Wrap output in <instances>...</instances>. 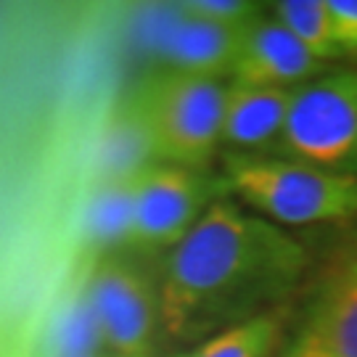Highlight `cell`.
<instances>
[{
	"instance_id": "cell-8",
	"label": "cell",
	"mask_w": 357,
	"mask_h": 357,
	"mask_svg": "<svg viewBox=\"0 0 357 357\" xmlns=\"http://www.w3.org/2000/svg\"><path fill=\"white\" fill-rule=\"evenodd\" d=\"M294 90L252 88L233 82L225 96L220 146L249 151L270 143L283 132Z\"/></svg>"
},
{
	"instance_id": "cell-11",
	"label": "cell",
	"mask_w": 357,
	"mask_h": 357,
	"mask_svg": "<svg viewBox=\"0 0 357 357\" xmlns=\"http://www.w3.org/2000/svg\"><path fill=\"white\" fill-rule=\"evenodd\" d=\"M278 333L281 320L275 312H257L209 336L183 357H270L278 344Z\"/></svg>"
},
{
	"instance_id": "cell-15",
	"label": "cell",
	"mask_w": 357,
	"mask_h": 357,
	"mask_svg": "<svg viewBox=\"0 0 357 357\" xmlns=\"http://www.w3.org/2000/svg\"><path fill=\"white\" fill-rule=\"evenodd\" d=\"M56 349L61 357H79V355H98L106 349L103 333L98 326V318L90 307L88 296L69 307L61 323L56 326Z\"/></svg>"
},
{
	"instance_id": "cell-1",
	"label": "cell",
	"mask_w": 357,
	"mask_h": 357,
	"mask_svg": "<svg viewBox=\"0 0 357 357\" xmlns=\"http://www.w3.org/2000/svg\"><path fill=\"white\" fill-rule=\"evenodd\" d=\"M305 259V249L278 225L228 199L212 202L169 252L159 286L162 328L172 339H188L265 302L296 281Z\"/></svg>"
},
{
	"instance_id": "cell-4",
	"label": "cell",
	"mask_w": 357,
	"mask_h": 357,
	"mask_svg": "<svg viewBox=\"0 0 357 357\" xmlns=\"http://www.w3.org/2000/svg\"><path fill=\"white\" fill-rule=\"evenodd\" d=\"M281 141L299 162L344 172L357 162V72H336L294 90Z\"/></svg>"
},
{
	"instance_id": "cell-9",
	"label": "cell",
	"mask_w": 357,
	"mask_h": 357,
	"mask_svg": "<svg viewBox=\"0 0 357 357\" xmlns=\"http://www.w3.org/2000/svg\"><path fill=\"white\" fill-rule=\"evenodd\" d=\"M241 32L243 29L212 24L180 11V22L162 38V53L172 69L180 72L206 77H220L222 72L230 75Z\"/></svg>"
},
{
	"instance_id": "cell-2",
	"label": "cell",
	"mask_w": 357,
	"mask_h": 357,
	"mask_svg": "<svg viewBox=\"0 0 357 357\" xmlns=\"http://www.w3.org/2000/svg\"><path fill=\"white\" fill-rule=\"evenodd\" d=\"M228 188L273 225H318L357 215V175L268 156H228Z\"/></svg>"
},
{
	"instance_id": "cell-16",
	"label": "cell",
	"mask_w": 357,
	"mask_h": 357,
	"mask_svg": "<svg viewBox=\"0 0 357 357\" xmlns=\"http://www.w3.org/2000/svg\"><path fill=\"white\" fill-rule=\"evenodd\" d=\"M180 11L212 22V24L243 29L252 19L259 16V6L249 0H191V3H183Z\"/></svg>"
},
{
	"instance_id": "cell-5",
	"label": "cell",
	"mask_w": 357,
	"mask_h": 357,
	"mask_svg": "<svg viewBox=\"0 0 357 357\" xmlns=\"http://www.w3.org/2000/svg\"><path fill=\"white\" fill-rule=\"evenodd\" d=\"M209 183L196 169L153 162L135 178L128 246L143 255L175 249L209 209Z\"/></svg>"
},
{
	"instance_id": "cell-14",
	"label": "cell",
	"mask_w": 357,
	"mask_h": 357,
	"mask_svg": "<svg viewBox=\"0 0 357 357\" xmlns=\"http://www.w3.org/2000/svg\"><path fill=\"white\" fill-rule=\"evenodd\" d=\"M273 16L294 38L305 45L318 61L339 56L342 48L333 38L331 16L326 0H281L273 6Z\"/></svg>"
},
{
	"instance_id": "cell-18",
	"label": "cell",
	"mask_w": 357,
	"mask_h": 357,
	"mask_svg": "<svg viewBox=\"0 0 357 357\" xmlns=\"http://www.w3.org/2000/svg\"><path fill=\"white\" fill-rule=\"evenodd\" d=\"M289 357H333L326 347L318 342V336L312 331H307L299 342H296V347L291 349V355Z\"/></svg>"
},
{
	"instance_id": "cell-17",
	"label": "cell",
	"mask_w": 357,
	"mask_h": 357,
	"mask_svg": "<svg viewBox=\"0 0 357 357\" xmlns=\"http://www.w3.org/2000/svg\"><path fill=\"white\" fill-rule=\"evenodd\" d=\"M326 3L339 48L342 51L357 48V0H326Z\"/></svg>"
},
{
	"instance_id": "cell-10",
	"label": "cell",
	"mask_w": 357,
	"mask_h": 357,
	"mask_svg": "<svg viewBox=\"0 0 357 357\" xmlns=\"http://www.w3.org/2000/svg\"><path fill=\"white\" fill-rule=\"evenodd\" d=\"M149 165H153L151 143L141 122L135 103L130 101L122 112H116L103 132L98 167H101V183L128 180L141 175Z\"/></svg>"
},
{
	"instance_id": "cell-7",
	"label": "cell",
	"mask_w": 357,
	"mask_h": 357,
	"mask_svg": "<svg viewBox=\"0 0 357 357\" xmlns=\"http://www.w3.org/2000/svg\"><path fill=\"white\" fill-rule=\"evenodd\" d=\"M318 69V59L275 16H257L243 26L230 75L238 85L291 90Z\"/></svg>"
},
{
	"instance_id": "cell-19",
	"label": "cell",
	"mask_w": 357,
	"mask_h": 357,
	"mask_svg": "<svg viewBox=\"0 0 357 357\" xmlns=\"http://www.w3.org/2000/svg\"><path fill=\"white\" fill-rule=\"evenodd\" d=\"M79 357H112V355H106V352H98V355H79Z\"/></svg>"
},
{
	"instance_id": "cell-3",
	"label": "cell",
	"mask_w": 357,
	"mask_h": 357,
	"mask_svg": "<svg viewBox=\"0 0 357 357\" xmlns=\"http://www.w3.org/2000/svg\"><path fill=\"white\" fill-rule=\"evenodd\" d=\"M228 85L220 77L169 69L149 79L132 103L141 114L153 162L204 167L220 146Z\"/></svg>"
},
{
	"instance_id": "cell-6",
	"label": "cell",
	"mask_w": 357,
	"mask_h": 357,
	"mask_svg": "<svg viewBox=\"0 0 357 357\" xmlns=\"http://www.w3.org/2000/svg\"><path fill=\"white\" fill-rule=\"evenodd\" d=\"M90 307L98 318L103 344L112 357L151 355L159 299L153 296L146 273L122 259H109L96 268L88 283Z\"/></svg>"
},
{
	"instance_id": "cell-12",
	"label": "cell",
	"mask_w": 357,
	"mask_h": 357,
	"mask_svg": "<svg viewBox=\"0 0 357 357\" xmlns=\"http://www.w3.org/2000/svg\"><path fill=\"white\" fill-rule=\"evenodd\" d=\"M310 331L333 357H357V270L328 294Z\"/></svg>"
},
{
	"instance_id": "cell-13",
	"label": "cell",
	"mask_w": 357,
	"mask_h": 357,
	"mask_svg": "<svg viewBox=\"0 0 357 357\" xmlns=\"http://www.w3.org/2000/svg\"><path fill=\"white\" fill-rule=\"evenodd\" d=\"M135 178L101 183L90 199L85 222L96 243H128L135 212Z\"/></svg>"
}]
</instances>
